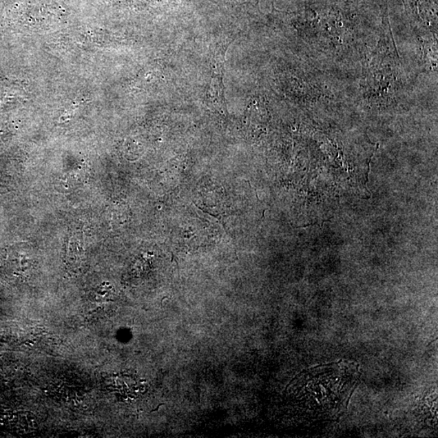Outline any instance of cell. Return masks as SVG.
<instances>
[{"mask_svg": "<svg viewBox=\"0 0 438 438\" xmlns=\"http://www.w3.org/2000/svg\"><path fill=\"white\" fill-rule=\"evenodd\" d=\"M359 379V364L350 360L317 365L291 382L289 398L305 421H334L346 412Z\"/></svg>", "mask_w": 438, "mask_h": 438, "instance_id": "cell-1", "label": "cell"}]
</instances>
